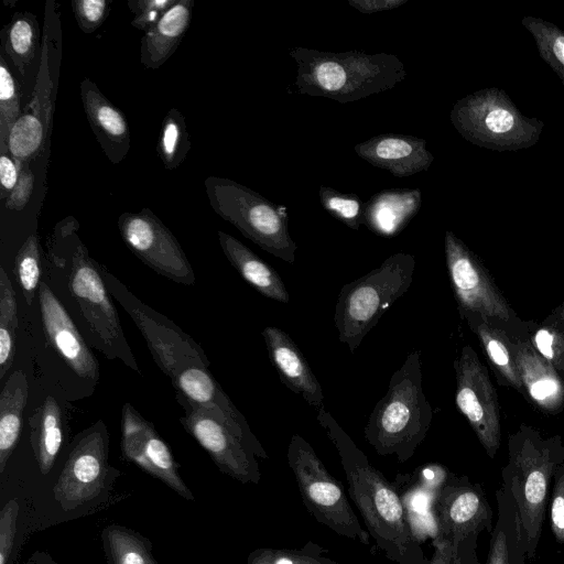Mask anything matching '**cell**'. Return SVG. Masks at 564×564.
<instances>
[{
	"label": "cell",
	"instance_id": "33",
	"mask_svg": "<svg viewBox=\"0 0 564 564\" xmlns=\"http://www.w3.org/2000/svg\"><path fill=\"white\" fill-rule=\"evenodd\" d=\"M7 26L6 53L24 78L40 48L37 19L30 12H15Z\"/></svg>",
	"mask_w": 564,
	"mask_h": 564
},
{
	"label": "cell",
	"instance_id": "15",
	"mask_svg": "<svg viewBox=\"0 0 564 564\" xmlns=\"http://www.w3.org/2000/svg\"><path fill=\"white\" fill-rule=\"evenodd\" d=\"M176 400L185 412L181 424L218 469L242 484H259L261 473L252 451L210 412L184 398L176 395Z\"/></svg>",
	"mask_w": 564,
	"mask_h": 564
},
{
	"label": "cell",
	"instance_id": "27",
	"mask_svg": "<svg viewBox=\"0 0 564 564\" xmlns=\"http://www.w3.org/2000/svg\"><path fill=\"white\" fill-rule=\"evenodd\" d=\"M221 250L241 278L262 295L286 304L289 292L279 273L237 238L217 231Z\"/></svg>",
	"mask_w": 564,
	"mask_h": 564
},
{
	"label": "cell",
	"instance_id": "8",
	"mask_svg": "<svg viewBox=\"0 0 564 564\" xmlns=\"http://www.w3.org/2000/svg\"><path fill=\"white\" fill-rule=\"evenodd\" d=\"M210 207L264 251L293 264L296 243L289 232L288 208L251 188L220 176L204 181Z\"/></svg>",
	"mask_w": 564,
	"mask_h": 564
},
{
	"label": "cell",
	"instance_id": "1",
	"mask_svg": "<svg viewBox=\"0 0 564 564\" xmlns=\"http://www.w3.org/2000/svg\"><path fill=\"white\" fill-rule=\"evenodd\" d=\"M316 419L334 444L357 506L376 547L398 564H426L393 484L376 469L325 406Z\"/></svg>",
	"mask_w": 564,
	"mask_h": 564
},
{
	"label": "cell",
	"instance_id": "16",
	"mask_svg": "<svg viewBox=\"0 0 564 564\" xmlns=\"http://www.w3.org/2000/svg\"><path fill=\"white\" fill-rule=\"evenodd\" d=\"M436 536L459 545L475 543L478 534L492 530V511L479 485L448 475L434 503Z\"/></svg>",
	"mask_w": 564,
	"mask_h": 564
},
{
	"label": "cell",
	"instance_id": "52",
	"mask_svg": "<svg viewBox=\"0 0 564 564\" xmlns=\"http://www.w3.org/2000/svg\"><path fill=\"white\" fill-rule=\"evenodd\" d=\"M28 564H57L45 553H34Z\"/></svg>",
	"mask_w": 564,
	"mask_h": 564
},
{
	"label": "cell",
	"instance_id": "47",
	"mask_svg": "<svg viewBox=\"0 0 564 564\" xmlns=\"http://www.w3.org/2000/svg\"><path fill=\"white\" fill-rule=\"evenodd\" d=\"M34 174L32 173L29 164H21V172L19 181L6 199V208L10 210L20 212L28 205L34 188Z\"/></svg>",
	"mask_w": 564,
	"mask_h": 564
},
{
	"label": "cell",
	"instance_id": "39",
	"mask_svg": "<svg viewBox=\"0 0 564 564\" xmlns=\"http://www.w3.org/2000/svg\"><path fill=\"white\" fill-rule=\"evenodd\" d=\"M323 208L352 230L362 224L365 203L355 194H347L328 186L319 187Z\"/></svg>",
	"mask_w": 564,
	"mask_h": 564
},
{
	"label": "cell",
	"instance_id": "45",
	"mask_svg": "<svg viewBox=\"0 0 564 564\" xmlns=\"http://www.w3.org/2000/svg\"><path fill=\"white\" fill-rule=\"evenodd\" d=\"M19 503L12 499L0 511V564H8L14 546Z\"/></svg>",
	"mask_w": 564,
	"mask_h": 564
},
{
	"label": "cell",
	"instance_id": "28",
	"mask_svg": "<svg viewBox=\"0 0 564 564\" xmlns=\"http://www.w3.org/2000/svg\"><path fill=\"white\" fill-rule=\"evenodd\" d=\"M498 520L494 528L486 564H524L525 538L509 492L497 490Z\"/></svg>",
	"mask_w": 564,
	"mask_h": 564
},
{
	"label": "cell",
	"instance_id": "30",
	"mask_svg": "<svg viewBox=\"0 0 564 564\" xmlns=\"http://www.w3.org/2000/svg\"><path fill=\"white\" fill-rule=\"evenodd\" d=\"M30 442L42 475L48 474L64 441L63 411L52 395L29 419Z\"/></svg>",
	"mask_w": 564,
	"mask_h": 564
},
{
	"label": "cell",
	"instance_id": "31",
	"mask_svg": "<svg viewBox=\"0 0 564 564\" xmlns=\"http://www.w3.org/2000/svg\"><path fill=\"white\" fill-rule=\"evenodd\" d=\"M29 383L21 370L13 371L0 394V473L15 448L22 429L23 411L28 402Z\"/></svg>",
	"mask_w": 564,
	"mask_h": 564
},
{
	"label": "cell",
	"instance_id": "51",
	"mask_svg": "<svg viewBox=\"0 0 564 564\" xmlns=\"http://www.w3.org/2000/svg\"><path fill=\"white\" fill-rule=\"evenodd\" d=\"M544 322L564 329V301L544 319Z\"/></svg>",
	"mask_w": 564,
	"mask_h": 564
},
{
	"label": "cell",
	"instance_id": "46",
	"mask_svg": "<svg viewBox=\"0 0 564 564\" xmlns=\"http://www.w3.org/2000/svg\"><path fill=\"white\" fill-rule=\"evenodd\" d=\"M550 508V524L556 540L564 543V463L555 471Z\"/></svg>",
	"mask_w": 564,
	"mask_h": 564
},
{
	"label": "cell",
	"instance_id": "19",
	"mask_svg": "<svg viewBox=\"0 0 564 564\" xmlns=\"http://www.w3.org/2000/svg\"><path fill=\"white\" fill-rule=\"evenodd\" d=\"M176 395L207 410L220 420L236 436H238L260 458L269 456L252 433L240 411L205 365H191L180 370L172 379Z\"/></svg>",
	"mask_w": 564,
	"mask_h": 564
},
{
	"label": "cell",
	"instance_id": "35",
	"mask_svg": "<svg viewBox=\"0 0 564 564\" xmlns=\"http://www.w3.org/2000/svg\"><path fill=\"white\" fill-rule=\"evenodd\" d=\"M18 329V304L12 283L0 268V379L12 366Z\"/></svg>",
	"mask_w": 564,
	"mask_h": 564
},
{
	"label": "cell",
	"instance_id": "23",
	"mask_svg": "<svg viewBox=\"0 0 564 564\" xmlns=\"http://www.w3.org/2000/svg\"><path fill=\"white\" fill-rule=\"evenodd\" d=\"M88 123L104 153L113 164L120 163L131 148L130 130L124 113L90 79L79 86Z\"/></svg>",
	"mask_w": 564,
	"mask_h": 564
},
{
	"label": "cell",
	"instance_id": "49",
	"mask_svg": "<svg viewBox=\"0 0 564 564\" xmlns=\"http://www.w3.org/2000/svg\"><path fill=\"white\" fill-rule=\"evenodd\" d=\"M406 2L408 0H349L348 4L361 13L371 14L397 9Z\"/></svg>",
	"mask_w": 564,
	"mask_h": 564
},
{
	"label": "cell",
	"instance_id": "32",
	"mask_svg": "<svg viewBox=\"0 0 564 564\" xmlns=\"http://www.w3.org/2000/svg\"><path fill=\"white\" fill-rule=\"evenodd\" d=\"M101 540L107 564H159L151 542L133 529L109 524Z\"/></svg>",
	"mask_w": 564,
	"mask_h": 564
},
{
	"label": "cell",
	"instance_id": "14",
	"mask_svg": "<svg viewBox=\"0 0 564 564\" xmlns=\"http://www.w3.org/2000/svg\"><path fill=\"white\" fill-rule=\"evenodd\" d=\"M454 369L456 405L467 419L487 455L494 458L500 446L501 423L497 392L488 370L469 345L462 348Z\"/></svg>",
	"mask_w": 564,
	"mask_h": 564
},
{
	"label": "cell",
	"instance_id": "44",
	"mask_svg": "<svg viewBox=\"0 0 564 564\" xmlns=\"http://www.w3.org/2000/svg\"><path fill=\"white\" fill-rule=\"evenodd\" d=\"M433 545V555L426 561V564H478L475 554L476 544L459 545L434 539Z\"/></svg>",
	"mask_w": 564,
	"mask_h": 564
},
{
	"label": "cell",
	"instance_id": "12",
	"mask_svg": "<svg viewBox=\"0 0 564 564\" xmlns=\"http://www.w3.org/2000/svg\"><path fill=\"white\" fill-rule=\"evenodd\" d=\"M118 228L127 247L149 268L176 283H195L194 270L180 242L151 209L122 213Z\"/></svg>",
	"mask_w": 564,
	"mask_h": 564
},
{
	"label": "cell",
	"instance_id": "18",
	"mask_svg": "<svg viewBox=\"0 0 564 564\" xmlns=\"http://www.w3.org/2000/svg\"><path fill=\"white\" fill-rule=\"evenodd\" d=\"M50 31L46 25L32 98L8 139L9 153L21 164H30L44 148L54 112Z\"/></svg>",
	"mask_w": 564,
	"mask_h": 564
},
{
	"label": "cell",
	"instance_id": "2",
	"mask_svg": "<svg viewBox=\"0 0 564 564\" xmlns=\"http://www.w3.org/2000/svg\"><path fill=\"white\" fill-rule=\"evenodd\" d=\"M70 224L56 227L51 254L54 263L68 267L67 284L91 344L109 359H119L137 373L141 370L126 339L118 312L100 271Z\"/></svg>",
	"mask_w": 564,
	"mask_h": 564
},
{
	"label": "cell",
	"instance_id": "3",
	"mask_svg": "<svg viewBox=\"0 0 564 564\" xmlns=\"http://www.w3.org/2000/svg\"><path fill=\"white\" fill-rule=\"evenodd\" d=\"M295 86L301 94L347 104L393 88L406 72L393 54L360 51L324 52L295 47Z\"/></svg>",
	"mask_w": 564,
	"mask_h": 564
},
{
	"label": "cell",
	"instance_id": "34",
	"mask_svg": "<svg viewBox=\"0 0 564 564\" xmlns=\"http://www.w3.org/2000/svg\"><path fill=\"white\" fill-rule=\"evenodd\" d=\"M191 150L186 121L182 112L171 108L161 124L156 151L166 170L177 169Z\"/></svg>",
	"mask_w": 564,
	"mask_h": 564
},
{
	"label": "cell",
	"instance_id": "43",
	"mask_svg": "<svg viewBox=\"0 0 564 564\" xmlns=\"http://www.w3.org/2000/svg\"><path fill=\"white\" fill-rule=\"evenodd\" d=\"M177 0H132L128 1L130 11L134 14L131 24L144 33L153 28L161 17L173 7Z\"/></svg>",
	"mask_w": 564,
	"mask_h": 564
},
{
	"label": "cell",
	"instance_id": "26",
	"mask_svg": "<svg viewBox=\"0 0 564 564\" xmlns=\"http://www.w3.org/2000/svg\"><path fill=\"white\" fill-rule=\"evenodd\" d=\"M421 202L417 188L381 191L365 203L362 224L380 236H394L417 214Z\"/></svg>",
	"mask_w": 564,
	"mask_h": 564
},
{
	"label": "cell",
	"instance_id": "20",
	"mask_svg": "<svg viewBox=\"0 0 564 564\" xmlns=\"http://www.w3.org/2000/svg\"><path fill=\"white\" fill-rule=\"evenodd\" d=\"M37 294L42 324L50 344L78 377L97 382L99 364L65 307L45 282L40 283Z\"/></svg>",
	"mask_w": 564,
	"mask_h": 564
},
{
	"label": "cell",
	"instance_id": "36",
	"mask_svg": "<svg viewBox=\"0 0 564 564\" xmlns=\"http://www.w3.org/2000/svg\"><path fill=\"white\" fill-rule=\"evenodd\" d=\"M521 24L531 33L540 57L556 73L564 87V30L532 15L523 17Z\"/></svg>",
	"mask_w": 564,
	"mask_h": 564
},
{
	"label": "cell",
	"instance_id": "4",
	"mask_svg": "<svg viewBox=\"0 0 564 564\" xmlns=\"http://www.w3.org/2000/svg\"><path fill=\"white\" fill-rule=\"evenodd\" d=\"M563 463L564 445L560 435L544 437L524 423L509 435L502 487L514 501L529 558L534 557L541 536L551 478Z\"/></svg>",
	"mask_w": 564,
	"mask_h": 564
},
{
	"label": "cell",
	"instance_id": "21",
	"mask_svg": "<svg viewBox=\"0 0 564 564\" xmlns=\"http://www.w3.org/2000/svg\"><path fill=\"white\" fill-rule=\"evenodd\" d=\"M513 359L520 376L523 397L550 414L564 409V380L535 350L529 338L510 336Z\"/></svg>",
	"mask_w": 564,
	"mask_h": 564
},
{
	"label": "cell",
	"instance_id": "22",
	"mask_svg": "<svg viewBox=\"0 0 564 564\" xmlns=\"http://www.w3.org/2000/svg\"><path fill=\"white\" fill-rule=\"evenodd\" d=\"M354 149L361 159L397 177L426 171L434 160L426 140L393 132L372 137Z\"/></svg>",
	"mask_w": 564,
	"mask_h": 564
},
{
	"label": "cell",
	"instance_id": "6",
	"mask_svg": "<svg viewBox=\"0 0 564 564\" xmlns=\"http://www.w3.org/2000/svg\"><path fill=\"white\" fill-rule=\"evenodd\" d=\"M415 258L397 252L339 291L334 314L338 339L352 354L384 311L410 288Z\"/></svg>",
	"mask_w": 564,
	"mask_h": 564
},
{
	"label": "cell",
	"instance_id": "38",
	"mask_svg": "<svg viewBox=\"0 0 564 564\" xmlns=\"http://www.w3.org/2000/svg\"><path fill=\"white\" fill-rule=\"evenodd\" d=\"M40 242L34 232L25 239L14 258L17 281L29 305L33 303L35 291L40 286Z\"/></svg>",
	"mask_w": 564,
	"mask_h": 564
},
{
	"label": "cell",
	"instance_id": "17",
	"mask_svg": "<svg viewBox=\"0 0 564 564\" xmlns=\"http://www.w3.org/2000/svg\"><path fill=\"white\" fill-rule=\"evenodd\" d=\"M121 452L127 460L164 482L184 499L195 500L193 492L178 474L177 464L167 444L161 438L154 425L129 402L122 406Z\"/></svg>",
	"mask_w": 564,
	"mask_h": 564
},
{
	"label": "cell",
	"instance_id": "40",
	"mask_svg": "<svg viewBox=\"0 0 564 564\" xmlns=\"http://www.w3.org/2000/svg\"><path fill=\"white\" fill-rule=\"evenodd\" d=\"M530 341L564 380V329L547 322L532 323Z\"/></svg>",
	"mask_w": 564,
	"mask_h": 564
},
{
	"label": "cell",
	"instance_id": "13",
	"mask_svg": "<svg viewBox=\"0 0 564 564\" xmlns=\"http://www.w3.org/2000/svg\"><path fill=\"white\" fill-rule=\"evenodd\" d=\"M108 454L107 429L98 421L80 434L53 488L63 510H75L102 491L110 470Z\"/></svg>",
	"mask_w": 564,
	"mask_h": 564
},
{
	"label": "cell",
	"instance_id": "37",
	"mask_svg": "<svg viewBox=\"0 0 564 564\" xmlns=\"http://www.w3.org/2000/svg\"><path fill=\"white\" fill-rule=\"evenodd\" d=\"M21 116V86L0 55V151H8V139Z\"/></svg>",
	"mask_w": 564,
	"mask_h": 564
},
{
	"label": "cell",
	"instance_id": "25",
	"mask_svg": "<svg viewBox=\"0 0 564 564\" xmlns=\"http://www.w3.org/2000/svg\"><path fill=\"white\" fill-rule=\"evenodd\" d=\"M194 1L177 0L141 39L140 62L147 69H158L173 55L187 32Z\"/></svg>",
	"mask_w": 564,
	"mask_h": 564
},
{
	"label": "cell",
	"instance_id": "24",
	"mask_svg": "<svg viewBox=\"0 0 564 564\" xmlns=\"http://www.w3.org/2000/svg\"><path fill=\"white\" fill-rule=\"evenodd\" d=\"M262 336L281 381L316 411L324 408L322 386L290 335L278 327L267 326Z\"/></svg>",
	"mask_w": 564,
	"mask_h": 564
},
{
	"label": "cell",
	"instance_id": "42",
	"mask_svg": "<svg viewBox=\"0 0 564 564\" xmlns=\"http://www.w3.org/2000/svg\"><path fill=\"white\" fill-rule=\"evenodd\" d=\"M327 552L312 541L301 549H272V564H338L326 556Z\"/></svg>",
	"mask_w": 564,
	"mask_h": 564
},
{
	"label": "cell",
	"instance_id": "10",
	"mask_svg": "<svg viewBox=\"0 0 564 564\" xmlns=\"http://www.w3.org/2000/svg\"><path fill=\"white\" fill-rule=\"evenodd\" d=\"M445 259L459 313L482 315L510 336L530 337L532 323L517 316L480 259L451 230L445 232Z\"/></svg>",
	"mask_w": 564,
	"mask_h": 564
},
{
	"label": "cell",
	"instance_id": "9",
	"mask_svg": "<svg viewBox=\"0 0 564 564\" xmlns=\"http://www.w3.org/2000/svg\"><path fill=\"white\" fill-rule=\"evenodd\" d=\"M286 459L303 505L315 520L339 535L368 545L369 533L361 527L341 484L328 473L310 443L293 434Z\"/></svg>",
	"mask_w": 564,
	"mask_h": 564
},
{
	"label": "cell",
	"instance_id": "29",
	"mask_svg": "<svg viewBox=\"0 0 564 564\" xmlns=\"http://www.w3.org/2000/svg\"><path fill=\"white\" fill-rule=\"evenodd\" d=\"M460 315L478 337L499 384L513 388L523 394L509 335L482 315L475 313H460Z\"/></svg>",
	"mask_w": 564,
	"mask_h": 564
},
{
	"label": "cell",
	"instance_id": "7",
	"mask_svg": "<svg viewBox=\"0 0 564 564\" xmlns=\"http://www.w3.org/2000/svg\"><path fill=\"white\" fill-rule=\"evenodd\" d=\"M457 132L470 143L494 151H518L538 143L544 122L525 117L497 87L458 99L449 113Z\"/></svg>",
	"mask_w": 564,
	"mask_h": 564
},
{
	"label": "cell",
	"instance_id": "48",
	"mask_svg": "<svg viewBox=\"0 0 564 564\" xmlns=\"http://www.w3.org/2000/svg\"><path fill=\"white\" fill-rule=\"evenodd\" d=\"M21 172V163L9 152L0 154V198L7 199L14 189Z\"/></svg>",
	"mask_w": 564,
	"mask_h": 564
},
{
	"label": "cell",
	"instance_id": "5",
	"mask_svg": "<svg viewBox=\"0 0 564 564\" xmlns=\"http://www.w3.org/2000/svg\"><path fill=\"white\" fill-rule=\"evenodd\" d=\"M433 417L422 388V351H411L389 381L365 426V440L380 456L410 459L426 437Z\"/></svg>",
	"mask_w": 564,
	"mask_h": 564
},
{
	"label": "cell",
	"instance_id": "50",
	"mask_svg": "<svg viewBox=\"0 0 564 564\" xmlns=\"http://www.w3.org/2000/svg\"><path fill=\"white\" fill-rule=\"evenodd\" d=\"M247 564H272V549H256L249 554Z\"/></svg>",
	"mask_w": 564,
	"mask_h": 564
},
{
	"label": "cell",
	"instance_id": "11",
	"mask_svg": "<svg viewBox=\"0 0 564 564\" xmlns=\"http://www.w3.org/2000/svg\"><path fill=\"white\" fill-rule=\"evenodd\" d=\"M106 286L141 332L158 367L172 379L191 365L209 361L203 348L171 319L140 301L121 281L100 267Z\"/></svg>",
	"mask_w": 564,
	"mask_h": 564
},
{
	"label": "cell",
	"instance_id": "41",
	"mask_svg": "<svg viewBox=\"0 0 564 564\" xmlns=\"http://www.w3.org/2000/svg\"><path fill=\"white\" fill-rule=\"evenodd\" d=\"M72 10L78 28L85 34H91L107 19L110 12L109 0H73Z\"/></svg>",
	"mask_w": 564,
	"mask_h": 564
}]
</instances>
